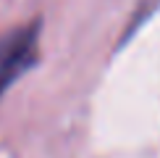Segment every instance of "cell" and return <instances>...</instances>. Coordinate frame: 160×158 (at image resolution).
Returning <instances> with one entry per match:
<instances>
[{"instance_id":"obj_1","label":"cell","mask_w":160,"mask_h":158,"mask_svg":"<svg viewBox=\"0 0 160 158\" xmlns=\"http://www.w3.org/2000/svg\"><path fill=\"white\" fill-rule=\"evenodd\" d=\"M37 32V24H26L0 34V95L34 63Z\"/></svg>"}]
</instances>
